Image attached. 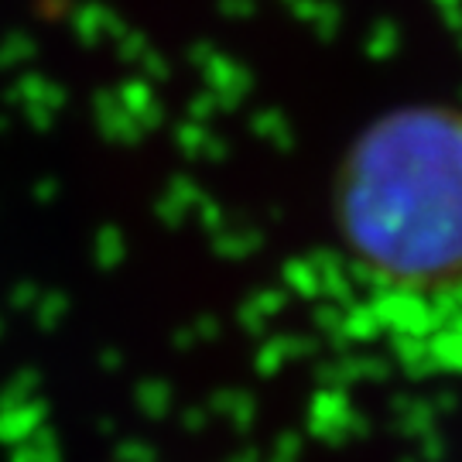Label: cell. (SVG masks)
Listing matches in <instances>:
<instances>
[{"label": "cell", "mask_w": 462, "mask_h": 462, "mask_svg": "<svg viewBox=\"0 0 462 462\" xmlns=\"http://www.w3.org/2000/svg\"><path fill=\"white\" fill-rule=\"evenodd\" d=\"M332 223L366 332L401 360L462 356V106L374 116L339 162Z\"/></svg>", "instance_id": "6da1fadb"}]
</instances>
